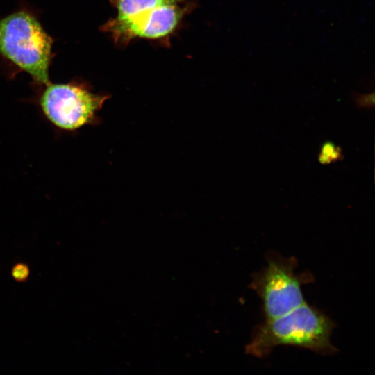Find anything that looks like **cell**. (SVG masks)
Returning a JSON list of instances; mask_svg holds the SVG:
<instances>
[{"label": "cell", "mask_w": 375, "mask_h": 375, "mask_svg": "<svg viewBox=\"0 0 375 375\" xmlns=\"http://www.w3.org/2000/svg\"><path fill=\"white\" fill-rule=\"evenodd\" d=\"M29 275L28 266L23 263L15 265L12 270V276L17 281H25Z\"/></svg>", "instance_id": "8"}, {"label": "cell", "mask_w": 375, "mask_h": 375, "mask_svg": "<svg viewBox=\"0 0 375 375\" xmlns=\"http://www.w3.org/2000/svg\"><path fill=\"white\" fill-rule=\"evenodd\" d=\"M185 0H110L116 8L118 19H126L158 6L183 2Z\"/></svg>", "instance_id": "6"}, {"label": "cell", "mask_w": 375, "mask_h": 375, "mask_svg": "<svg viewBox=\"0 0 375 375\" xmlns=\"http://www.w3.org/2000/svg\"><path fill=\"white\" fill-rule=\"evenodd\" d=\"M356 102L362 106H369L374 103V94H357Z\"/></svg>", "instance_id": "9"}, {"label": "cell", "mask_w": 375, "mask_h": 375, "mask_svg": "<svg viewBox=\"0 0 375 375\" xmlns=\"http://www.w3.org/2000/svg\"><path fill=\"white\" fill-rule=\"evenodd\" d=\"M342 152L339 147L332 143L328 142L324 144L319 154V160L322 163H330L340 159Z\"/></svg>", "instance_id": "7"}, {"label": "cell", "mask_w": 375, "mask_h": 375, "mask_svg": "<svg viewBox=\"0 0 375 375\" xmlns=\"http://www.w3.org/2000/svg\"><path fill=\"white\" fill-rule=\"evenodd\" d=\"M192 8V4L185 1L163 4L128 18L108 19L102 26V31L108 33L119 46H125L138 38L165 39L174 32L184 16Z\"/></svg>", "instance_id": "5"}, {"label": "cell", "mask_w": 375, "mask_h": 375, "mask_svg": "<svg viewBox=\"0 0 375 375\" xmlns=\"http://www.w3.org/2000/svg\"><path fill=\"white\" fill-rule=\"evenodd\" d=\"M52 38L31 14L18 11L0 19V54L40 85L49 82Z\"/></svg>", "instance_id": "2"}, {"label": "cell", "mask_w": 375, "mask_h": 375, "mask_svg": "<svg viewBox=\"0 0 375 375\" xmlns=\"http://www.w3.org/2000/svg\"><path fill=\"white\" fill-rule=\"evenodd\" d=\"M44 86L38 98V108L43 117L61 132H75L97 124L100 119L97 113L110 98L94 93L85 83L76 81Z\"/></svg>", "instance_id": "3"}, {"label": "cell", "mask_w": 375, "mask_h": 375, "mask_svg": "<svg viewBox=\"0 0 375 375\" xmlns=\"http://www.w3.org/2000/svg\"><path fill=\"white\" fill-rule=\"evenodd\" d=\"M335 327L328 316L305 302L286 314L257 325L245 347L246 353L262 358L278 346L292 345L333 355L338 351L331 342Z\"/></svg>", "instance_id": "1"}, {"label": "cell", "mask_w": 375, "mask_h": 375, "mask_svg": "<svg viewBox=\"0 0 375 375\" xmlns=\"http://www.w3.org/2000/svg\"><path fill=\"white\" fill-rule=\"evenodd\" d=\"M266 260L267 266L253 274L249 287L261 299L265 319H269L304 303L301 288L314 278L309 272H296L297 260L294 257L270 251Z\"/></svg>", "instance_id": "4"}]
</instances>
